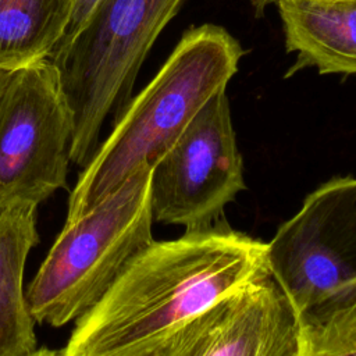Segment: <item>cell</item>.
Returning a JSON list of instances; mask_svg holds the SVG:
<instances>
[{"instance_id":"obj_13","label":"cell","mask_w":356,"mask_h":356,"mask_svg":"<svg viewBox=\"0 0 356 356\" xmlns=\"http://www.w3.org/2000/svg\"><path fill=\"white\" fill-rule=\"evenodd\" d=\"M100 1L102 0H75L74 1V8H72V14H71L70 22L67 25V29H65L60 43L54 49L53 54L60 51V50H63V49H65L71 43V40L78 35V32L88 22V19L90 18V15L93 14L95 8L99 6Z\"/></svg>"},{"instance_id":"obj_6","label":"cell","mask_w":356,"mask_h":356,"mask_svg":"<svg viewBox=\"0 0 356 356\" xmlns=\"http://www.w3.org/2000/svg\"><path fill=\"white\" fill-rule=\"evenodd\" d=\"M243 188L242 157L222 89L152 167L153 220L203 229Z\"/></svg>"},{"instance_id":"obj_15","label":"cell","mask_w":356,"mask_h":356,"mask_svg":"<svg viewBox=\"0 0 356 356\" xmlns=\"http://www.w3.org/2000/svg\"><path fill=\"white\" fill-rule=\"evenodd\" d=\"M29 356H61V353H56L54 350H50L47 348L35 349Z\"/></svg>"},{"instance_id":"obj_8","label":"cell","mask_w":356,"mask_h":356,"mask_svg":"<svg viewBox=\"0 0 356 356\" xmlns=\"http://www.w3.org/2000/svg\"><path fill=\"white\" fill-rule=\"evenodd\" d=\"M298 314L267 271L199 316L168 356H298Z\"/></svg>"},{"instance_id":"obj_12","label":"cell","mask_w":356,"mask_h":356,"mask_svg":"<svg viewBox=\"0 0 356 356\" xmlns=\"http://www.w3.org/2000/svg\"><path fill=\"white\" fill-rule=\"evenodd\" d=\"M298 356H356V280L298 316Z\"/></svg>"},{"instance_id":"obj_4","label":"cell","mask_w":356,"mask_h":356,"mask_svg":"<svg viewBox=\"0 0 356 356\" xmlns=\"http://www.w3.org/2000/svg\"><path fill=\"white\" fill-rule=\"evenodd\" d=\"M184 1L102 0L71 43L50 57L74 114L71 161H90L106 117L131 100L143 60Z\"/></svg>"},{"instance_id":"obj_1","label":"cell","mask_w":356,"mask_h":356,"mask_svg":"<svg viewBox=\"0 0 356 356\" xmlns=\"http://www.w3.org/2000/svg\"><path fill=\"white\" fill-rule=\"evenodd\" d=\"M266 249L229 229L153 241L76 320L61 356H168L199 316L268 271Z\"/></svg>"},{"instance_id":"obj_10","label":"cell","mask_w":356,"mask_h":356,"mask_svg":"<svg viewBox=\"0 0 356 356\" xmlns=\"http://www.w3.org/2000/svg\"><path fill=\"white\" fill-rule=\"evenodd\" d=\"M35 211L31 204L0 211V356H29L36 349L35 320L22 288L28 254L39 242Z\"/></svg>"},{"instance_id":"obj_2","label":"cell","mask_w":356,"mask_h":356,"mask_svg":"<svg viewBox=\"0 0 356 356\" xmlns=\"http://www.w3.org/2000/svg\"><path fill=\"white\" fill-rule=\"evenodd\" d=\"M242 44L225 28L188 29L153 79L117 114L68 197L71 221L124 182L136 168L153 167L196 113L238 72Z\"/></svg>"},{"instance_id":"obj_9","label":"cell","mask_w":356,"mask_h":356,"mask_svg":"<svg viewBox=\"0 0 356 356\" xmlns=\"http://www.w3.org/2000/svg\"><path fill=\"white\" fill-rule=\"evenodd\" d=\"M286 51L296 61L286 76L314 67L320 74H356V0H280Z\"/></svg>"},{"instance_id":"obj_7","label":"cell","mask_w":356,"mask_h":356,"mask_svg":"<svg viewBox=\"0 0 356 356\" xmlns=\"http://www.w3.org/2000/svg\"><path fill=\"white\" fill-rule=\"evenodd\" d=\"M270 275L299 316L356 280V178H334L266 243Z\"/></svg>"},{"instance_id":"obj_5","label":"cell","mask_w":356,"mask_h":356,"mask_svg":"<svg viewBox=\"0 0 356 356\" xmlns=\"http://www.w3.org/2000/svg\"><path fill=\"white\" fill-rule=\"evenodd\" d=\"M74 114L50 58L0 68V211L67 188Z\"/></svg>"},{"instance_id":"obj_3","label":"cell","mask_w":356,"mask_h":356,"mask_svg":"<svg viewBox=\"0 0 356 356\" xmlns=\"http://www.w3.org/2000/svg\"><path fill=\"white\" fill-rule=\"evenodd\" d=\"M150 179L152 167L142 165L65 221L25 293L36 323L61 327L78 320L153 242Z\"/></svg>"},{"instance_id":"obj_11","label":"cell","mask_w":356,"mask_h":356,"mask_svg":"<svg viewBox=\"0 0 356 356\" xmlns=\"http://www.w3.org/2000/svg\"><path fill=\"white\" fill-rule=\"evenodd\" d=\"M75 0H0V68L50 58Z\"/></svg>"},{"instance_id":"obj_14","label":"cell","mask_w":356,"mask_h":356,"mask_svg":"<svg viewBox=\"0 0 356 356\" xmlns=\"http://www.w3.org/2000/svg\"><path fill=\"white\" fill-rule=\"evenodd\" d=\"M280 0H252V3H253V6H254V8H256V11L260 14V13H263L268 6H271V4H277Z\"/></svg>"}]
</instances>
